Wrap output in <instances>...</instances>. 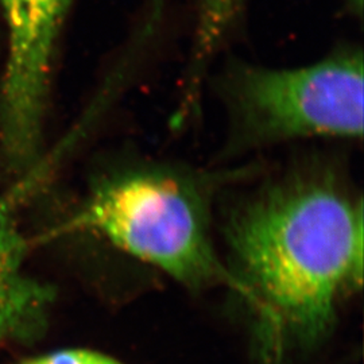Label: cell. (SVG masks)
Instances as JSON below:
<instances>
[{
  "mask_svg": "<svg viewBox=\"0 0 364 364\" xmlns=\"http://www.w3.org/2000/svg\"><path fill=\"white\" fill-rule=\"evenodd\" d=\"M22 364H122L111 356L88 350H64L28 359Z\"/></svg>",
  "mask_w": 364,
  "mask_h": 364,
  "instance_id": "52a82bcc",
  "label": "cell"
},
{
  "mask_svg": "<svg viewBox=\"0 0 364 364\" xmlns=\"http://www.w3.org/2000/svg\"><path fill=\"white\" fill-rule=\"evenodd\" d=\"M26 252L0 247V346L34 332L52 302V289L27 273Z\"/></svg>",
  "mask_w": 364,
  "mask_h": 364,
  "instance_id": "5b68a950",
  "label": "cell"
},
{
  "mask_svg": "<svg viewBox=\"0 0 364 364\" xmlns=\"http://www.w3.org/2000/svg\"><path fill=\"white\" fill-rule=\"evenodd\" d=\"M11 203V197L0 198V245L11 243L21 232Z\"/></svg>",
  "mask_w": 364,
  "mask_h": 364,
  "instance_id": "ba28073f",
  "label": "cell"
},
{
  "mask_svg": "<svg viewBox=\"0 0 364 364\" xmlns=\"http://www.w3.org/2000/svg\"><path fill=\"white\" fill-rule=\"evenodd\" d=\"M228 240L246 297L274 336L326 335L343 290L363 274V204L320 177L284 181L236 210Z\"/></svg>",
  "mask_w": 364,
  "mask_h": 364,
  "instance_id": "6da1fadb",
  "label": "cell"
},
{
  "mask_svg": "<svg viewBox=\"0 0 364 364\" xmlns=\"http://www.w3.org/2000/svg\"><path fill=\"white\" fill-rule=\"evenodd\" d=\"M72 0H0L7 58L0 84V156L25 170L38 156L53 57Z\"/></svg>",
  "mask_w": 364,
  "mask_h": 364,
  "instance_id": "277c9868",
  "label": "cell"
},
{
  "mask_svg": "<svg viewBox=\"0 0 364 364\" xmlns=\"http://www.w3.org/2000/svg\"><path fill=\"white\" fill-rule=\"evenodd\" d=\"M65 227L99 235L185 285L227 277L210 245L203 196L173 173L132 170L105 178Z\"/></svg>",
  "mask_w": 364,
  "mask_h": 364,
  "instance_id": "7a4b0ae2",
  "label": "cell"
},
{
  "mask_svg": "<svg viewBox=\"0 0 364 364\" xmlns=\"http://www.w3.org/2000/svg\"><path fill=\"white\" fill-rule=\"evenodd\" d=\"M243 4L245 0H198L195 42L186 80V92L183 93V108L189 109L193 103L196 88L204 77L205 68L234 25Z\"/></svg>",
  "mask_w": 364,
  "mask_h": 364,
  "instance_id": "8992f818",
  "label": "cell"
},
{
  "mask_svg": "<svg viewBox=\"0 0 364 364\" xmlns=\"http://www.w3.org/2000/svg\"><path fill=\"white\" fill-rule=\"evenodd\" d=\"M231 99L237 127L252 144L363 136V55L338 52L297 68L243 66Z\"/></svg>",
  "mask_w": 364,
  "mask_h": 364,
  "instance_id": "3957f363",
  "label": "cell"
}]
</instances>
